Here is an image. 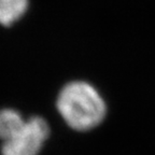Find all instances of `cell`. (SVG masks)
I'll return each mask as SVG.
<instances>
[{
    "label": "cell",
    "instance_id": "6da1fadb",
    "mask_svg": "<svg viewBox=\"0 0 155 155\" xmlns=\"http://www.w3.org/2000/svg\"><path fill=\"white\" fill-rule=\"evenodd\" d=\"M56 106L64 121L79 131L95 128L104 121L107 113L101 95L84 81L66 84L58 95Z\"/></svg>",
    "mask_w": 155,
    "mask_h": 155
},
{
    "label": "cell",
    "instance_id": "277c9868",
    "mask_svg": "<svg viewBox=\"0 0 155 155\" xmlns=\"http://www.w3.org/2000/svg\"><path fill=\"white\" fill-rule=\"evenodd\" d=\"M26 120L22 114L13 109H3L0 111V140L7 141L22 128Z\"/></svg>",
    "mask_w": 155,
    "mask_h": 155
},
{
    "label": "cell",
    "instance_id": "3957f363",
    "mask_svg": "<svg viewBox=\"0 0 155 155\" xmlns=\"http://www.w3.org/2000/svg\"><path fill=\"white\" fill-rule=\"evenodd\" d=\"M29 7L30 0H0V26H14L24 18Z\"/></svg>",
    "mask_w": 155,
    "mask_h": 155
},
{
    "label": "cell",
    "instance_id": "7a4b0ae2",
    "mask_svg": "<svg viewBox=\"0 0 155 155\" xmlns=\"http://www.w3.org/2000/svg\"><path fill=\"white\" fill-rule=\"evenodd\" d=\"M50 135V127L44 119L32 116L23 127L7 141L2 142V155H38Z\"/></svg>",
    "mask_w": 155,
    "mask_h": 155
}]
</instances>
